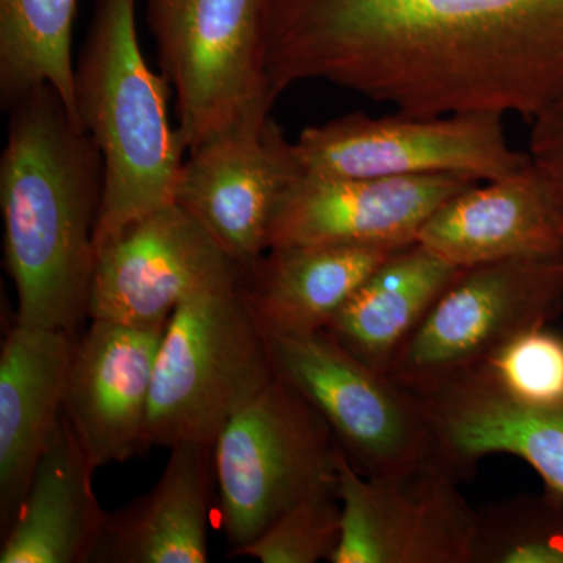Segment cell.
Here are the masks:
<instances>
[{
    "label": "cell",
    "mask_w": 563,
    "mask_h": 563,
    "mask_svg": "<svg viewBox=\"0 0 563 563\" xmlns=\"http://www.w3.org/2000/svg\"><path fill=\"white\" fill-rule=\"evenodd\" d=\"M528 155L550 191L563 231V96L533 118Z\"/></svg>",
    "instance_id": "obj_26"
},
{
    "label": "cell",
    "mask_w": 563,
    "mask_h": 563,
    "mask_svg": "<svg viewBox=\"0 0 563 563\" xmlns=\"http://www.w3.org/2000/svg\"><path fill=\"white\" fill-rule=\"evenodd\" d=\"M474 184L455 176L343 179L303 173L277 207L268 244L406 246L417 242L433 211Z\"/></svg>",
    "instance_id": "obj_13"
},
{
    "label": "cell",
    "mask_w": 563,
    "mask_h": 563,
    "mask_svg": "<svg viewBox=\"0 0 563 563\" xmlns=\"http://www.w3.org/2000/svg\"><path fill=\"white\" fill-rule=\"evenodd\" d=\"M168 87L141 51L136 0H96L76 65L81 125L103 161L96 250L174 202L188 151L169 120Z\"/></svg>",
    "instance_id": "obj_3"
},
{
    "label": "cell",
    "mask_w": 563,
    "mask_h": 563,
    "mask_svg": "<svg viewBox=\"0 0 563 563\" xmlns=\"http://www.w3.org/2000/svg\"><path fill=\"white\" fill-rule=\"evenodd\" d=\"M342 539L339 495H320L296 504L251 543L229 553L262 563L331 561Z\"/></svg>",
    "instance_id": "obj_23"
},
{
    "label": "cell",
    "mask_w": 563,
    "mask_h": 563,
    "mask_svg": "<svg viewBox=\"0 0 563 563\" xmlns=\"http://www.w3.org/2000/svg\"><path fill=\"white\" fill-rule=\"evenodd\" d=\"M472 563H563V493L547 487L477 510Z\"/></svg>",
    "instance_id": "obj_22"
},
{
    "label": "cell",
    "mask_w": 563,
    "mask_h": 563,
    "mask_svg": "<svg viewBox=\"0 0 563 563\" xmlns=\"http://www.w3.org/2000/svg\"><path fill=\"white\" fill-rule=\"evenodd\" d=\"M166 324L91 320L74 344L63 413L96 470L150 450L152 380Z\"/></svg>",
    "instance_id": "obj_14"
},
{
    "label": "cell",
    "mask_w": 563,
    "mask_h": 563,
    "mask_svg": "<svg viewBox=\"0 0 563 563\" xmlns=\"http://www.w3.org/2000/svg\"><path fill=\"white\" fill-rule=\"evenodd\" d=\"M7 111L0 210L16 324L76 336L88 317L98 255L101 151L74 124L49 85L29 91Z\"/></svg>",
    "instance_id": "obj_2"
},
{
    "label": "cell",
    "mask_w": 563,
    "mask_h": 563,
    "mask_svg": "<svg viewBox=\"0 0 563 563\" xmlns=\"http://www.w3.org/2000/svg\"><path fill=\"white\" fill-rule=\"evenodd\" d=\"M303 174L290 141L268 118L190 152L174 202L209 232L240 272L269 250L277 207Z\"/></svg>",
    "instance_id": "obj_11"
},
{
    "label": "cell",
    "mask_w": 563,
    "mask_h": 563,
    "mask_svg": "<svg viewBox=\"0 0 563 563\" xmlns=\"http://www.w3.org/2000/svg\"><path fill=\"white\" fill-rule=\"evenodd\" d=\"M274 101L321 80L412 117L517 113L563 96V0H268Z\"/></svg>",
    "instance_id": "obj_1"
},
{
    "label": "cell",
    "mask_w": 563,
    "mask_h": 563,
    "mask_svg": "<svg viewBox=\"0 0 563 563\" xmlns=\"http://www.w3.org/2000/svg\"><path fill=\"white\" fill-rule=\"evenodd\" d=\"M239 272L191 214L168 203L98 247L88 318L165 324L192 292Z\"/></svg>",
    "instance_id": "obj_12"
},
{
    "label": "cell",
    "mask_w": 563,
    "mask_h": 563,
    "mask_svg": "<svg viewBox=\"0 0 563 563\" xmlns=\"http://www.w3.org/2000/svg\"><path fill=\"white\" fill-rule=\"evenodd\" d=\"M417 242L461 269L563 258L561 220L531 158L510 176L474 184L444 201Z\"/></svg>",
    "instance_id": "obj_15"
},
{
    "label": "cell",
    "mask_w": 563,
    "mask_h": 563,
    "mask_svg": "<svg viewBox=\"0 0 563 563\" xmlns=\"http://www.w3.org/2000/svg\"><path fill=\"white\" fill-rule=\"evenodd\" d=\"M342 539L331 563H472L477 510L431 461L366 477L339 448Z\"/></svg>",
    "instance_id": "obj_10"
},
{
    "label": "cell",
    "mask_w": 563,
    "mask_h": 563,
    "mask_svg": "<svg viewBox=\"0 0 563 563\" xmlns=\"http://www.w3.org/2000/svg\"><path fill=\"white\" fill-rule=\"evenodd\" d=\"M95 472L63 413L36 463L20 512L2 536L0 563L95 561L107 520L92 488Z\"/></svg>",
    "instance_id": "obj_17"
},
{
    "label": "cell",
    "mask_w": 563,
    "mask_h": 563,
    "mask_svg": "<svg viewBox=\"0 0 563 563\" xmlns=\"http://www.w3.org/2000/svg\"><path fill=\"white\" fill-rule=\"evenodd\" d=\"M339 444L312 404L276 377L213 444L220 520L229 553L296 504L339 495Z\"/></svg>",
    "instance_id": "obj_6"
},
{
    "label": "cell",
    "mask_w": 563,
    "mask_h": 563,
    "mask_svg": "<svg viewBox=\"0 0 563 563\" xmlns=\"http://www.w3.org/2000/svg\"><path fill=\"white\" fill-rule=\"evenodd\" d=\"M396 250L358 244L269 247L240 272V288L265 333L322 331Z\"/></svg>",
    "instance_id": "obj_19"
},
{
    "label": "cell",
    "mask_w": 563,
    "mask_h": 563,
    "mask_svg": "<svg viewBox=\"0 0 563 563\" xmlns=\"http://www.w3.org/2000/svg\"><path fill=\"white\" fill-rule=\"evenodd\" d=\"M274 374L301 393L363 476L437 462L420 396L355 357L328 332L266 333Z\"/></svg>",
    "instance_id": "obj_8"
},
{
    "label": "cell",
    "mask_w": 563,
    "mask_h": 563,
    "mask_svg": "<svg viewBox=\"0 0 563 563\" xmlns=\"http://www.w3.org/2000/svg\"><path fill=\"white\" fill-rule=\"evenodd\" d=\"M188 154L272 118L268 0H146Z\"/></svg>",
    "instance_id": "obj_5"
},
{
    "label": "cell",
    "mask_w": 563,
    "mask_h": 563,
    "mask_svg": "<svg viewBox=\"0 0 563 563\" xmlns=\"http://www.w3.org/2000/svg\"><path fill=\"white\" fill-rule=\"evenodd\" d=\"M461 272L421 243L406 244L363 280L324 331L355 357L387 373L396 352Z\"/></svg>",
    "instance_id": "obj_20"
},
{
    "label": "cell",
    "mask_w": 563,
    "mask_h": 563,
    "mask_svg": "<svg viewBox=\"0 0 563 563\" xmlns=\"http://www.w3.org/2000/svg\"><path fill=\"white\" fill-rule=\"evenodd\" d=\"M515 453L548 488L563 493V402L531 410L515 435Z\"/></svg>",
    "instance_id": "obj_25"
},
{
    "label": "cell",
    "mask_w": 563,
    "mask_h": 563,
    "mask_svg": "<svg viewBox=\"0 0 563 563\" xmlns=\"http://www.w3.org/2000/svg\"><path fill=\"white\" fill-rule=\"evenodd\" d=\"M476 372L517 401L563 402V335L548 325L521 333Z\"/></svg>",
    "instance_id": "obj_24"
},
{
    "label": "cell",
    "mask_w": 563,
    "mask_h": 563,
    "mask_svg": "<svg viewBox=\"0 0 563 563\" xmlns=\"http://www.w3.org/2000/svg\"><path fill=\"white\" fill-rule=\"evenodd\" d=\"M274 379L266 333L244 299L240 272L192 292L169 318L155 358L150 448H213Z\"/></svg>",
    "instance_id": "obj_4"
},
{
    "label": "cell",
    "mask_w": 563,
    "mask_h": 563,
    "mask_svg": "<svg viewBox=\"0 0 563 563\" xmlns=\"http://www.w3.org/2000/svg\"><path fill=\"white\" fill-rule=\"evenodd\" d=\"M563 310V258L462 269L396 352L388 376L428 395L483 368L506 344Z\"/></svg>",
    "instance_id": "obj_7"
},
{
    "label": "cell",
    "mask_w": 563,
    "mask_h": 563,
    "mask_svg": "<svg viewBox=\"0 0 563 563\" xmlns=\"http://www.w3.org/2000/svg\"><path fill=\"white\" fill-rule=\"evenodd\" d=\"M295 147L303 173L343 179L455 176L490 181L529 163L528 152L510 147L503 117L493 113H350L303 129Z\"/></svg>",
    "instance_id": "obj_9"
},
{
    "label": "cell",
    "mask_w": 563,
    "mask_h": 563,
    "mask_svg": "<svg viewBox=\"0 0 563 563\" xmlns=\"http://www.w3.org/2000/svg\"><path fill=\"white\" fill-rule=\"evenodd\" d=\"M158 483L131 506L107 512L96 563L209 562L213 448H172Z\"/></svg>",
    "instance_id": "obj_18"
},
{
    "label": "cell",
    "mask_w": 563,
    "mask_h": 563,
    "mask_svg": "<svg viewBox=\"0 0 563 563\" xmlns=\"http://www.w3.org/2000/svg\"><path fill=\"white\" fill-rule=\"evenodd\" d=\"M76 336L14 324L0 354V528L20 512L36 463L62 420Z\"/></svg>",
    "instance_id": "obj_16"
},
{
    "label": "cell",
    "mask_w": 563,
    "mask_h": 563,
    "mask_svg": "<svg viewBox=\"0 0 563 563\" xmlns=\"http://www.w3.org/2000/svg\"><path fill=\"white\" fill-rule=\"evenodd\" d=\"M77 0H0V103L49 85L70 120L81 125L76 98L73 32ZM85 131V129H84Z\"/></svg>",
    "instance_id": "obj_21"
}]
</instances>
